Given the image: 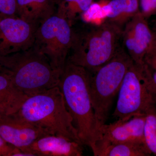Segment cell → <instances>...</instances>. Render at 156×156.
Returning a JSON list of instances; mask_svg holds the SVG:
<instances>
[{
    "mask_svg": "<svg viewBox=\"0 0 156 156\" xmlns=\"http://www.w3.org/2000/svg\"><path fill=\"white\" fill-rule=\"evenodd\" d=\"M90 76V72L86 69L66 60L58 86L79 138L93 153L101 134L92 105Z\"/></svg>",
    "mask_w": 156,
    "mask_h": 156,
    "instance_id": "cell-1",
    "label": "cell"
},
{
    "mask_svg": "<svg viewBox=\"0 0 156 156\" xmlns=\"http://www.w3.org/2000/svg\"><path fill=\"white\" fill-rule=\"evenodd\" d=\"M122 29L105 20L99 25L73 34L67 60L95 72L116 55L122 48Z\"/></svg>",
    "mask_w": 156,
    "mask_h": 156,
    "instance_id": "cell-2",
    "label": "cell"
},
{
    "mask_svg": "<svg viewBox=\"0 0 156 156\" xmlns=\"http://www.w3.org/2000/svg\"><path fill=\"white\" fill-rule=\"evenodd\" d=\"M3 71L27 97L58 86L60 73L53 69L47 57L33 46L28 50L0 56Z\"/></svg>",
    "mask_w": 156,
    "mask_h": 156,
    "instance_id": "cell-3",
    "label": "cell"
},
{
    "mask_svg": "<svg viewBox=\"0 0 156 156\" xmlns=\"http://www.w3.org/2000/svg\"><path fill=\"white\" fill-rule=\"evenodd\" d=\"M49 134L82 143L58 86L28 97L15 113Z\"/></svg>",
    "mask_w": 156,
    "mask_h": 156,
    "instance_id": "cell-4",
    "label": "cell"
},
{
    "mask_svg": "<svg viewBox=\"0 0 156 156\" xmlns=\"http://www.w3.org/2000/svg\"><path fill=\"white\" fill-rule=\"evenodd\" d=\"M118 95L113 114L117 119L146 115L156 108V85L145 63H132L125 75Z\"/></svg>",
    "mask_w": 156,
    "mask_h": 156,
    "instance_id": "cell-5",
    "label": "cell"
},
{
    "mask_svg": "<svg viewBox=\"0 0 156 156\" xmlns=\"http://www.w3.org/2000/svg\"><path fill=\"white\" fill-rule=\"evenodd\" d=\"M122 46L108 62L90 73L89 89L92 105L100 128L106 124L114 98L125 75L133 63Z\"/></svg>",
    "mask_w": 156,
    "mask_h": 156,
    "instance_id": "cell-6",
    "label": "cell"
},
{
    "mask_svg": "<svg viewBox=\"0 0 156 156\" xmlns=\"http://www.w3.org/2000/svg\"><path fill=\"white\" fill-rule=\"evenodd\" d=\"M71 27L64 16L56 13L39 26L36 32L33 47L60 74L72 45Z\"/></svg>",
    "mask_w": 156,
    "mask_h": 156,
    "instance_id": "cell-7",
    "label": "cell"
},
{
    "mask_svg": "<svg viewBox=\"0 0 156 156\" xmlns=\"http://www.w3.org/2000/svg\"><path fill=\"white\" fill-rule=\"evenodd\" d=\"M38 27L18 16H0V56L32 48Z\"/></svg>",
    "mask_w": 156,
    "mask_h": 156,
    "instance_id": "cell-8",
    "label": "cell"
},
{
    "mask_svg": "<svg viewBox=\"0 0 156 156\" xmlns=\"http://www.w3.org/2000/svg\"><path fill=\"white\" fill-rule=\"evenodd\" d=\"M147 20L139 12L126 23L122 31V46L136 64H144L146 55L156 44L154 31Z\"/></svg>",
    "mask_w": 156,
    "mask_h": 156,
    "instance_id": "cell-9",
    "label": "cell"
},
{
    "mask_svg": "<svg viewBox=\"0 0 156 156\" xmlns=\"http://www.w3.org/2000/svg\"><path fill=\"white\" fill-rule=\"evenodd\" d=\"M146 115H136L129 118L117 119L100 128L101 139L96 145L94 155L97 156L102 148L111 144L130 142H144V128Z\"/></svg>",
    "mask_w": 156,
    "mask_h": 156,
    "instance_id": "cell-10",
    "label": "cell"
},
{
    "mask_svg": "<svg viewBox=\"0 0 156 156\" xmlns=\"http://www.w3.org/2000/svg\"><path fill=\"white\" fill-rule=\"evenodd\" d=\"M48 134L16 113L0 117V135L8 143L23 152L37 140Z\"/></svg>",
    "mask_w": 156,
    "mask_h": 156,
    "instance_id": "cell-11",
    "label": "cell"
},
{
    "mask_svg": "<svg viewBox=\"0 0 156 156\" xmlns=\"http://www.w3.org/2000/svg\"><path fill=\"white\" fill-rule=\"evenodd\" d=\"M83 144L57 135H45L29 147L25 153L30 156H81Z\"/></svg>",
    "mask_w": 156,
    "mask_h": 156,
    "instance_id": "cell-12",
    "label": "cell"
},
{
    "mask_svg": "<svg viewBox=\"0 0 156 156\" xmlns=\"http://www.w3.org/2000/svg\"><path fill=\"white\" fill-rule=\"evenodd\" d=\"M17 16L39 27L56 14V0H17Z\"/></svg>",
    "mask_w": 156,
    "mask_h": 156,
    "instance_id": "cell-13",
    "label": "cell"
},
{
    "mask_svg": "<svg viewBox=\"0 0 156 156\" xmlns=\"http://www.w3.org/2000/svg\"><path fill=\"white\" fill-rule=\"evenodd\" d=\"M27 97L7 73L0 72V117L17 112Z\"/></svg>",
    "mask_w": 156,
    "mask_h": 156,
    "instance_id": "cell-14",
    "label": "cell"
},
{
    "mask_svg": "<svg viewBox=\"0 0 156 156\" xmlns=\"http://www.w3.org/2000/svg\"><path fill=\"white\" fill-rule=\"evenodd\" d=\"M104 8L107 11L106 21L122 29L139 13L138 0H110Z\"/></svg>",
    "mask_w": 156,
    "mask_h": 156,
    "instance_id": "cell-15",
    "label": "cell"
},
{
    "mask_svg": "<svg viewBox=\"0 0 156 156\" xmlns=\"http://www.w3.org/2000/svg\"><path fill=\"white\" fill-rule=\"evenodd\" d=\"M151 154L144 142L130 141L108 144L100 150L96 156H147Z\"/></svg>",
    "mask_w": 156,
    "mask_h": 156,
    "instance_id": "cell-16",
    "label": "cell"
},
{
    "mask_svg": "<svg viewBox=\"0 0 156 156\" xmlns=\"http://www.w3.org/2000/svg\"><path fill=\"white\" fill-rule=\"evenodd\" d=\"M94 0H56L57 13L64 16L72 26L77 17L87 12Z\"/></svg>",
    "mask_w": 156,
    "mask_h": 156,
    "instance_id": "cell-17",
    "label": "cell"
},
{
    "mask_svg": "<svg viewBox=\"0 0 156 156\" xmlns=\"http://www.w3.org/2000/svg\"><path fill=\"white\" fill-rule=\"evenodd\" d=\"M144 140L151 154L156 156V108L146 114Z\"/></svg>",
    "mask_w": 156,
    "mask_h": 156,
    "instance_id": "cell-18",
    "label": "cell"
},
{
    "mask_svg": "<svg viewBox=\"0 0 156 156\" xmlns=\"http://www.w3.org/2000/svg\"><path fill=\"white\" fill-rule=\"evenodd\" d=\"M0 16H17V0H0Z\"/></svg>",
    "mask_w": 156,
    "mask_h": 156,
    "instance_id": "cell-19",
    "label": "cell"
},
{
    "mask_svg": "<svg viewBox=\"0 0 156 156\" xmlns=\"http://www.w3.org/2000/svg\"><path fill=\"white\" fill-rule=\"evenodd\" d=\"M140 13L146 19L156 15V0H138Z\"/></svg>",
    "mask_w": 156,
    "mask_h": 156,
    "instance_id": "cell-20",
    "label": "cell"
},
{
    "mask_svg": "<svg viewBox=\"0 0 156 156\" xmlns=\"http://www.w3.org/2000/svg\"><path fill=\"white\" fill-rule=\"evenodd\" d=\"M25 153L8 143L0 135V156H26Z\"/></svg>",
    "mask_w": 156,
    "mask_h": 156,
    "instance_id": "cell-21",
    "label": "cell"
},
{
    "mask_svg": "<svg viewBox=\"0 0 156 156\" xmlns=\"http://www.w3.org/2000/svg\"><path fill=\"white\" fill-rule=\"evenodd\" d=\"M3 71V69L2 66H1V65H0V72H2Z\"/></svg>",
    "mask_w": 156,
    "mask_h": 156,
    "instance_id": "cell-22",
    "label": "cell"
},
{
    "mask_svg": "<svg viewBox=\"0 0 156 156\" xmlns=\"http://www.w3.org/2000/svg\"><path fill=\"white\" fill-rule=\"evenodd\" d=\"M154 34L155 38V41L156 43V30L154 31Z\"/></svg>",
    "mask_w": 156,
    "mask_h": 156,
    "instance_id": "cell-23",
    "label": "cell"
}]
</instances>
